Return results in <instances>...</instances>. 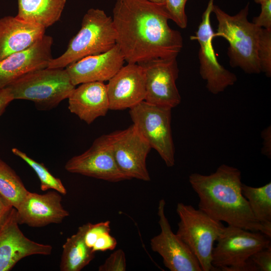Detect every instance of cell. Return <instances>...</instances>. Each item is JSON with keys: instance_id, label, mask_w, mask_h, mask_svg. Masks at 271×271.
Returning <instances> with one entry per match:
<instances>
[{"instance_id": "34", "label": "cell", "mask_w": 271, "mask_h": 271, "mask_svg": "<svg viewBox=\"0 0 271 271\" xmlns=\"http://www.w3.org/2000/svg\"><path fill=\"white\" fill-rule=\"evenodd\" d=\"M14 207L0 195V228L4 224Z\"/></svg>"}, {"instance_id": "22", "label": "cell", "mask_w": 271, "mask_h": 271, "mask_svg": "<svg viewBox=\"0 0 271 271\" xmlns=\"http://www.w3.org/2000/svg\"><path fill=\"white\" fill-rule=\"evenodd\" d=\"M89 224L80 226L75 234L67 238L63 245L61 271H80L95 257V252L87 246L84 240Z\"/></svg>"}, {"instance_id": "6", "label": "cell", "mask_w": 271, "mask_h": 271, "mask_svg": "<svg viewBox=\"0 0 271 271\" xmlns=\"http://www.w3.org/2000/svg\"><path fill=\"white\" fill-rule=\"evenodd\" d=\"M212 254L215 270L258 271L249 259L271 246L270 237L260 232L228 225L218 238Z\"/></svg>"}, {"instance_id": "29", "label": "cell", "mask_w": 271, "mask_h": 271, "mask_svg": "<svg viewBox=\"0 0 271 271\" xmlns=\"http://www.w3.org/2000/svg\"><path fill=\"white\" fill-rule=\"evenodd\" d=\"M110 222L108 220L96 224L89 223L84 236L85 242L87 246L91 248L96 240L102 233L110 231Z\"/></svg>"}, {"instance_id": "15", "label": "cell", "mask_w": 271, "mask_h": 271, "mask_svg": "<svg viewBox=\"0 0 271 271\" xmlns=\"http://www.w3.org/2000/svg\"><path fill=\"white\" fill-rule=\"evenodd\" d=\"M52 37L45 35L31 47L0 61V88L31 72L47 68L53 59Z\"/></svg>"}, {"instance_id": "3", "label": "cell", "mask_w": 271, "mask_h": 271, "mask_svg": "<svg viewBox=\"0 0 271 271\" xmlns=\"http://www.w3.org/2000/svg\"><path fill=\"white\" fill-rule=\"evenodd\" d=\"M249 4L233 16L218 6L213 5L218 26L214 37H221L229 44L227 55L230 65L248 74L261 72L257 58L259 36L262 28L248 21Z\"/></svg>"}, {"instance_id": "4", "label": "cell", "mask_w": 271, "mask_h": 271, "mask_svg": "<svg viewBox=\"0 0 271 271\" xmlns=\"http://www.w3.org/2000/svg\"><path fill=\"white\" fill-rule=\"evenodd\" d=\"M116 44L112 17L103 10L91 8L84 15L81 28L70 40L66 51L53 58L48 68H65L89 56L106 52Z\"/></svg>"}, {"instance_id": "16", "label": "cell", "mask_w": 271, "mask_h": 271, "mask_svg": "<svg viewBox=\"0 0 271 271\" xmlns=\"http://www.w3.org/2000/svg\"><path fill=\"white\" fill-rule=\"evenodd\" d=\"M109 109L130 108L145 100V76L142 67L127 63L108 80L106 85Z\"/></svg>"}, {"instance_id": "21", "label": "cell", "mask_w": 271, "mask_h": 271, "mask_svg": "<svg viewBox=\"0 0 271 271\" xmlns=\"http://www.w3.org/2000/svg\"><path fill=\"white\" fill-rule=\"evenodd\" d=\"M18 18L45 29L59 20L66 0H17Z\"/></svg>"}, {"instance_id": "24", "label": "cell", "mask_w": 271, "mask_h": 271, "mask_svg": "<svg viewBox=\"0 0 271 271\" xmlns=\"http://www.w3.org/2000/svg\"><path fill=\"white\" fill-rule=\"evenodd\" d=\"M28 192L15 171L0 159V195L17 209Z\"/></svg>"}, {"instance_id": "10", "label": "cell", "mask_w": 271, "mask_h": 271, "mask_svg": "<svg viewBox=\"0 0 271 271\" xmlns=\"http://www.w3.org/2000/svg\"><path fill=\"white\" fill-rule=\"evenodd\" d=\"M176 58H157L137 63L145 73V101L171 108L181 103V97L176 84L179 72Z\"/></svg>"}, {"instance_id": "27", "label": "cell", "mask_w": 271, "mask_h": 271, "mask_svg": "<svg viewBox=\"0 0 271 271\" xmlns=\"http://www.w3.org/2000/svg\"><path fill=\"white\" fill-rule=\"evenodd\" d=\"M188 0H165V6L170 17L181 29L187 27L188 19L185 13V6Z\"/></svg>"}, {"instance_id": "8", "label": "cell", "mask_w": 271, "mask_h": 271, "mask_svg": "<svg viewBox=\"0 0 271 271\" xmlns=\"http://www.w3.org/2000/svg\"><path fill=\"white\" fill-rule=\"evenodd\" d=\"M171 109L144 100L129 108V111L133 124L168 167L175 164Z\"/></svg>"}, {"instance_id": "1", "label": "cell", "mask_w": 271, "mask_h": 271, "mask_svg": "<svg viewBox=\"0 0 271 271\" xmlns=\"http://www.w3.org/2000/svg\"><path fill=\"white\" fill-rule=\"evenodd\" d=\"M112 17L116 44L127 63L177 57L183 46L180 32L168 24L164 4L149 0H116Z\"/></svg>"}, {"instance_id": "28", "label": "cell", "mask_w": 271, "mask_h": 271, "mask_svg": "<svg viewBox=\"0 0 271 271\" xmlns=\"http://www.w3.org/2000/svg\"><path fill=\"white\" fill-rule=\"evenodd\" d=\"M126 263L124 252L119 249L111 253L98 267L99 271H125Z\"/></svg>"}, {"instance_id": "12", "label": "cell", "mask_w": 271, "mask_h": 271, "mask_svg": "<svg viewBox=\"0 0 271 271\" xmlns=\"http://www.w3.org/2000/svg\"><path fill=\"white\" fill-rule=\"evenodd\" d=\"M115 160L130 179L151 180L146 159L151 147L132 124L128 128L108 134Z\"/></svg>"}, {"instance_id": "37", "label": "cell", "mask_w": 271, "mask_h": 271, "mask_svg": "<svg viewBox=\"0 0 271 271\" xmlns=\"http://www.w3.org/2000/svg\"><path fill=\"white\" fill-rule=\"evenodd\" d=\"M254 2L257 3V4H260L261 3H262V2L266 1V0H254Z\"/></svg>"}, {"instance_id": "9", "label": "cell", "mask_w": 271, "mask_h": 271, "mask_svg": "<svg viewBox=\"0 0 271 271\" xmlns=\"http://www.w3.org/2000/svg\"><path fill=\"white\" fill-rule=\"evenodd\" d=\"M213 0H210L202 16V20L192 39L198 41L199 72L206 81V88L212 94L222 92L237 81L235 74L228 70L218 61L213 45L214 32L211 25L210 16Z\"/></svg>"}, {"instance_id": "14", "label": "cell", "mask_w": 271, "mask_h": 271, "mask_svg": "<svg viewBox=\"0 0 271 271\" xmlns=\"http://www.w3.org/2000/svg\"><path fill=\"white\" fill-rule=\"evenodd\" d=\"M17 210L13 208L0 228V271H9L22 258L35 255H49L52 247L27 238L19 226Z\"/></svg>"}, {"instance_id": "36", "label": "cell", "mask_w": 271, "mask_h": 271, "mask_svg": "<svg viewBox=\"0 0 271 271\" xmlns=\"http://www.w3.org/2000/svg\"><path fill=\"white\" fill-rule=\"evenodd\" d=\"M150 2L157 3V4H164L165 0H149Z\"/></svg>"}, {"instance_id": "18", "label": "cell", "mask_w": 271, "mask_h": 271, "mask_svg": "<svg viewBox=\"0 0 271 271\" xmlns=\"http://www.w3.org/2000/svg\"><path fill=\"white\" fill-rule=\"evenodd\" d=\"M124 56L116 44L104 53L89 56L65 68L75 86L90 82L108 81L123 66Z\"/></svg>"}, {"instance_id": "11", "label": "cell", "mask_w": 271, "mask_h": 271, "mask_svg": "<svg viewBox=\"0 0 271 271\" xmlns=\"http://www.w3.org/2000/svg\"><path fill=\"white\" fill-rule=\"evenodd\" d=\"M65 169L72 173L111 182L130 180L117 165L109 134L98 137L87 151L69 159Z\"/></svg>"}, {"instance_id": "19", "label": "cell", "mask_w": 271, "mask_h": 271, "mask_svg": "<svg viewBox=\"0 0 271 271\" xmlns=\"http://www.w3.org/2000/svg\"><path fill=\"white\" fill-rule=\"evenodd\" d=\"M68 99L70 111L88 124L105 116L109 109L106 85L102 82L80 84Z\"/></svg>"}, {"instance_id": "23", "label": "cell", "mask_w": 271, "mask_h": 271, "mask_svg": "<svg viewBox=\"0 0 271 271\" xmlns=\"http://www.w3.org/2000/svg\"><path fill=\"white\" fill-rule=\"evenodd\" d=\"M242 192L255 218L271 232V183L259 187L242 183Z\"/></svg>"}, {"instance_id": "26", "label": "cell", "mask_w": 271, "mask_h": 271, "mask_svg": "<svg viewBox=\"0 0 271 271\" xmlns=\"http://www.w3.org/2000/svg\"><path fill=\"white\" fill-rule=\"evenodd\" d=\"M257 58L261 72L271 76V30L261 28L259 36Z\"/></svg>"}, {"instance_id": "35", "label": "cell", "mask_w": 271, "mask_h": 271, "mask_svg": "<svg viewBox=\"0 0 271 271\" xmlns=\"http://www.w3.org/2000/svg\"><path fill=\"white\" fill-rule=\"evenodd\" d=\"M13 100L14 99L8 89L6 87L0 88V116Z\"/></svg>"}, {"instance_id": "13", "label": "cell", "mask_w": 271, "mask_h": 271, "mask_svg": "<svg viewBox=\"0 0 271 271\" xmlns=\"http://www.w3.org/2000/svg\"><path fill=\"white\" fill-rule=\"evenodd\" d=\"M166 202L161 199L158 207L159 234L150 240L151 249L163 258L171 271H202L199 262L187 245L174 233L165 212Z\"/></svg>"}, {"instance_id": "31", "label": "cell", "mask_w": 271, "mask_h": 271, "mask_svg": "<svg viewBox=\"0 0 271 271\" xmlns=\"http://www.w3.org/2000/svg\"><path fill=\"white\" fill-rule=\"evenodd\" d=\"M259 15L252 19V23L258 27L271 30V0H266L260 4Z\"/></svg>"}, {"instance_id": "20", "label": "cell", "mask_w": 271, "mask_h": 271, "mask_svg": "<svg viewBox=\"0 0 271 271\" xmlns=\"http://www.w3.org/2000/svg\"><path fill=\"white\" fill-rule=\"evenodd\" d=\"M45 29L16 16L1 18L0 61L34 45L45 35Z\"/></svg>"}, {"instance_id": "17", "label": "cell", "mask_w": 271, "mask_h": 271, "mask_svg": "<svg viewBox=\"0 0 271 271\" xmlns=\"http://www.w3.org/2000/svg\"><path fill=\"white\" fill-rule=\"evenodd\" d=\"M62 196L54 190L44 194L29 191L17 210L19 224L33 227L60 223L69 215L61 204Z\"/></svg>"}, {"instance_id": "30", "label": "cell", "mask_w": 271, "mask_h": 271, "mask_svg": "<svg viewBox=\"0 0 271 271\" xmlns=\"http://www.w3.org/2000/svg\"><path fill=\"white\" fill-rule=\"evenodd\" d=\"M258 271L271 270V246L259 250L249 258Z\"/></svg>"}, {"instance_id": "33", "label": "cell", "mask_w": 271, "mask_h": 271, "mask_svg": "<svg viewBox=\"0 0 271 271\" xmlns=\"http://www.w3.org/2000/svg\"><path fill=\"white\" fill-rule=\"evenodd\" d=\"M263 139V147L261 149V153L267 157H271V127L269 125L264 128L261 133Z\"/></svg>"}, {"instance_id": "5", "label": "cell", "mask_w": 271, "mask_h": 271, "mask_svg": "<svg viewBox=\"0 0 271 271\" xmlns=\"http://www.w3.org/2000/svg\"><path fill=\"white\" fill-rule=\"evenodd\" d=\"M6 88L13 99L35 103L41 110H48L68 98L75 86L65 68H45L29 73Z\"/></svg>"}, {"instance_id": "7", "label": "cell", "mask_w": 271, "mask_h": 271, "mask_svg": "<svg viewBox=\"0 0 271 271\" xmlns=\"http://www.w3.org/2000/svg\"><path fill=\"white\" fill-rule=\"evenodd\" d=\"M176 212L180 220L176 234L196 256L202 271L215 270L212 264L214 244L225 226L191 205L178 203Z\"/></svg>"}, {"instance_id": "2", "label": "cell", "mask_w": 271, "mask_h": 271, "mask_svg": "<svg viewBox=\"0 0 271 271\" xmlns=\"http://www.w3.org/2000/svg\"><path fill=\"white\" fill-rule=\"evenodd\" d=\"M189 182L199 197V209L211 217L271 237V232L254 217L242 194L239 169L222 164L209 175L191 174Z\"/></svg>"}, {"instance_id": "25", "label": "cell", "mask_w": 271, "mask_h": 271, "mask_svg": "<svg viewBox=\"0 0 271 271\" xmlns=\"http://www.w3.org/2000/svg\"><path fill=\"white\" fill-rule=\"evenodd\" d=\"M12 152L27 163L35 171L40 181V188L42 191H45L51 189L62 195L67 194L66 189L61 180L53 176L44 164L36 161L17 148H13Z\"/></svg>"}, {"instance_id": "32", "label": "cell", "mask_w": 271, "mask_h": 271, "mask_svg": "<svg viewBox=\"0 0 271 271\" xmlns=\"http://www.w3.org/2000/svg\"><path fill=\"white\" fill-rule=\"evenodd\" d=\"M117 245L116 239L106 232L101 234L96 240L92 249L93 252L105 251L114 249Z\"/></svg>"}]
</instances>
